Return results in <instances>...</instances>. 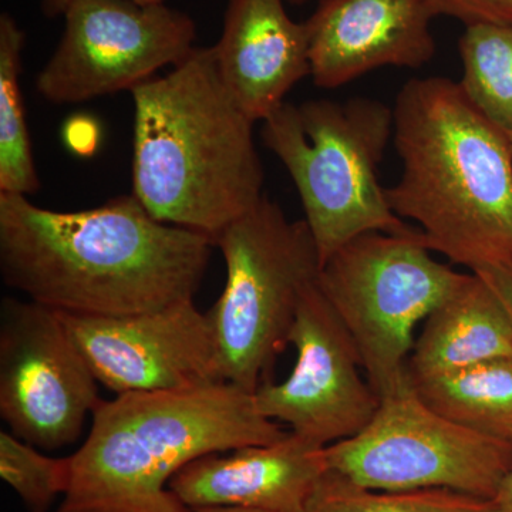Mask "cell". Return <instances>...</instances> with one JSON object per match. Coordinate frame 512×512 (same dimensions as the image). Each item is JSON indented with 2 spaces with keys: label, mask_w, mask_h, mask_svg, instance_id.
Segmentation results:
<instances>
[{
  "label": "cell",
  "mask_w": 512,
  "mask_h": 512,
  "mask_svg": "<svg viewBox=\"0 0 512 512\" xmlns=\"http://www.w3.org/2000/svg\"><path fill=\"white\" fill-rule=\"evenodd\" d=\"M214 248L208 235L156 220L133 194L66 212L0 192L3 282L67 315H136L190 301Z\"/></svg>",
  "instance_id": "6da1fadb"
},
{
  "label": "cell",
  "mask_w": 512,
  "mask_h": 512,
  "mask_svg": "<svg viewBox=\"0 0 512 512\" xmlns=\"http://www.w3.org/2000/svg\"><path fill=\"white\" fill-rule=\"evenodd\" d=\"M402 175L387 188L397 217L419 225L430 251L470 272L512 264V151L458 82L404 84L393 109Z\"/></svg>",
  "instance_id": "7a4b0ae2"
},
{
  "label": "cell",
  "mask_w": 512,
  "mask_h": 512,
  "mask_svg": "<svg viewBox=\"0 0 512 512\" xmlns=\"http://www.w3.org/2000/svg\"><path fill=\"white\" fill-rule=\"evenodd\" d=\"M133 195L156 220L217 239L265 197L254 121L222 83L211 47L131 90Z\"/></svg>",
  "instance_id": "3957f363"
},
{
  "label": "cell",
  "mask_w": 512,
  "mask_h": 512,
  "mask_svg": "<svg viewBox=\"0 0 512 512\" xmlns=\"http://www.w3.org/2000/svg\"><path fill=\"white\" fill-rule=\"evenodd\" d=\"M86 441L70 456V483L56 512H187L171 478L207 454L284 439L254 394L231 383L101 400Z\"/></svg>",
  "instance_id": "277c9868"
},
{
  "label": "cell",
  "mask_w": 512,
  "mask_h": 512,
  "mask_svg": "<svg viewBox=\"0 0 512 512\" xmlns=\"http://www.w3.org/2000/svg\"><path fill=\"white\" fill-rule=\"evenodd\" d=\"M392 137L393 110L365 97L285 101L262 121V140L291 175L322 265L367 232L416 231L394 214L379 181Z\"/></svg>",
  "instance_id": "5b68a950"
},
{
  "label": "cell",
  "mask_w": 512,
  "mask_h": 512,
  "mask_svg": "<svg viewBox=\"0 0 512 512\" xmlns=\"http://www.w3.org/2000/svg\"><path fill=\"white\" fill-rule=\"evenodd\" d=\"M227 282L207 315L224 382L254 394L274 382L276 359L322 261L305 220L291 221L268 197L215 239Z\"/></svg>",
  "instance_id": "8992f818"
},
{
  "label": "cell",
  "mask_w": 512,
  "mask_h": 512,
  "mask_svg": "<svg viewBox=\"0 0 512 512\" xmlns=\"http://www.w3.org/2000/svg\"><path fill=\"white\" fill-rule=\"evenodd\" d=\"M412 234L367 232L338 249L318 286L352 336L380 399L410 383L414 330L463 281Z\"/></svg>",
  "instance_id": "52a82bcc"
},
{
  "label": "cell",
  "mask_w": 512,
  "mask_h": 512,
  "mask_svg": "<svg viewBox=\"0 0 512 512\" xmlns=\"http://www.w3.org/2000/svg\"><path fill=\"white\" fill-rule=\"evenodd\" d=\"M325 453L329 470L372 490L443 488L494 500L512 471V444L434 412L412 382L380 399L365 429Z\"/></svg>",
  "instance_id": "ba28073f"
},
{
  "label": "cell",
  "mask_w": 512,
  "mask_h": 512,
  "mask_svg": "<svg viewBox=\"0 0 512 512\" xmlns=\"http://www.w3.org/2000/svg\"><path fill=\"white\" fill-rule=\"evenodd\" d=\"M62 39L36 77L53 104H76L131 90L195 49L194 20L165 3L74 0Z\"/></svg>",
  "instance_id": "9c48e42d"
},
{
  "label": "cell",
  "mask_w": 512,
  "mask_h": 512,
  "mask_svg": "<svg viewBox=\"0 0 512 512\" xmlns=\"http://www.w3.org/2000/svg\"><path fill=\"white\" fill-rule=\"evenodd\" d=\"M99 382L60 313L33 301L0 305V416L42 450L69 446L101 402Z\"/></svg>",
  "instance_id": "30bf717a"
},
{
  "label": "cell",
  "mask_w": 512,
  "mask_h": 512,
  "mask_svg": "<svg viewBox=\"0 0 512 512\" xmlns=\"http://www.w3.org/2000/svg\"><path fill=\"white\" fill-rule=\"evenodd\" d=\"M289 345L296 349L295 367L284 382L256 390L258 412L323 447L365 429L380 397L362 376L359 350L318 282L303 295Z\"/></svg>",
  "instance_id": "8fae6325"
},
{
  "label": "cell",
  "mask_w": 512,
  "mask_h": 512,
  "mask_svg": "<svg viewBox=\"0 0 512 512\" xmlns=\"http://www.w3.org/2000/svg\"><path fill=\"white\" fill-rule=\"evenodd\" d=\"M60 318L97 382L116 396L227 383L207 315L194 299L136 315Z\"/></svg>",
  "instance_id": "7c38bea8"
},
{
  "label": "cell",
  "mask_w": 512,
  "mask_h": 512,
  "mask_svg": "<svg viewBox=\"0 0 512 512\" xmlns=\"http://www.w3.org/2000/svg\"><path fill=\"white\" fill-rule=\"evenodd\" d=\"M429 0H320L305 20L311 77L338 89L382 67L420 69L433 59Z\"/></svg>",
  "instance_id": "4fadbf2b"
},
{
  "label": "cell",
  "mask_w": 512,
  "mask_h": 512,
  "mask_svg": "<svg viewBox=\"0 0 512 512\" xmlns=\"http://www.w3.org/2000/svg\"><path fill=\"white\" fill-rule=\"evenodd\" d=\"M325 450L289 431L275 443L197 458L171 478L168 488L185 508L302 512L329 470Z\"/></svg>",
  "instance_id": "5bb4252c"
},
{
  "label": "cell",
  "mask_w": 512,
  "mask_h": 512,
  "mask_svg": "<svg viewBox=\"0 0 512 512\" xmlns=\"http://www.w3.org/2000/svg\"><path fill=\"white\" fill-rule=\"evenodd\" d=\"M212 50L222 83L254 123L311 76L308 29L288 15L284 0H228Z\"/></svg>",
  "instance_id": "9a60e30c"
},
{
  "label": "cell",
  "mask_w": 512,
  "mask_h": 512,
  "mask_svg": "<svg viewBox=\"0 0 512 512\" xmlns=\"http://www.w3.org/2000/svg\"><path fill=\"white\" fill-rule=\"evenodd\" d=\"M500 357H512L510 312L483 276L471 272L424 320L407 369L410 379H423Z\"/></svg>",
  "instance_id": "2e32d148"
},
{
  "label": "cell",
  "mask_w": 512,
  "mask_h": 512,
  "mask_svg": "<svg viewBox=\"0 0 512 512\" xmlns=\"http://www.w3.org/2000/svg\"><path fill=\"white\" fill-rule=\"evenodd\" d=\"M410 382L434 412L483 436L512 444V357Z\"/></svg>",
  "instance_id": "e0dca14e"
},
{
  "label": "cell",
  "mask_w": 512,
  "mask_h": 512,
  "mask_svg": "<svg viewBox=\"0 0 512 512\" xmlns=\"http://www.w3.org/2000/svg\"><path fill=\"white\" fill-rule=\"evenodd\" d=\"M25 32L8 12L0 15V192L29 195L40 190L22 87Z\"/></svg>",
  "instance_id": "ac0fdd59"
},
{
  "label": "cell",
  "mask_w": 512,
  "mask_h": 512,
  "mask_svg": "<svg viewBox=\"0 0 512 512\" xmlns=\"http://www.w3.org/2000/svg\"><path fill=\"white\" fill-rule=\"evenodd\" d=\"M458 50L461 90L485 119L512 134V25L466 26Z\"/></svg>",
  "instance_id": "d6986e66"
},
{
  "label": "cell",
  "mask_w": 512,
  "mask_h": 512,
  "mask_svg": "<svg viewBox=\"0 0 512 512\" xmlns=\"http://www.w3.org/2000/svg\"><path fill=\"white\" fill-rule=\"evenodd\" d=\"M302 512H498L494 500L443 488L372 490L328 470Z\"/></svg>",
  "instance_id": "ffe728a7"
},
{
  "label": "cell",
  "mask_w": 512,
  "mask_h": 512,
  "mask_svg": "<svg viewBox=\"0 0 512 512\" xmlns=\"http://www.w3.org/2000/svg\"><path fill=\"white\" fill-rule=\"evenodd\" d=\"M0 477L13 488L30 512H49L70 483V457L40 453L10 431H0Z\"/></svg>",
  "instance_id": "44dd1931"
},
{
  "label": "cell",
  "mask_w": 512,
  "mask_h": 512,
  "mask_svg": "<svg viewBox=\"0 0 512 512\" xmlns=\"http://www.w3.org/2000/svg\"><path fill=\"white\" fill-rule=\"evenodd\" d=\"M437 16L460 20L464 26L478 23L512 25V0H429Z\"/></svg>",
  "instance_id": "7402d4cb"
},
{
  "label": "cell",
  "mask_w": 512,
  "mask_h": 512,
  "mask_svg": "<svg viewBox=\"0 0 512 512\" xmlns=\"http://www.w3.org/2000/svg\"><path fill=\"white\" fill-rule=\"evenodd\" d=\"M474 274L483 276L490 284L495 293L500 296L512 319V264L491 266Z\"/></svg>",
  "instance_id": "603a6c76"
},
{
  "label": "cell",
  "mask_w": 512,
  "mask_h": 512,
  "mask_svg": "<svg viewBox=\"0 0 512 512\" xmlns=\"http://www.w3.org/2000/svg\"><path fill=\"white\" fill-rule=\"evenodd\" d=\"M73 2L74 0H40V8L47 18H57V16H63ZM134 2L157 5V3H164V0H134Z\"/></svg>",
  "instance_id": "cb8c5ba5"
},
{
  "label": "cell",
  "mask_w": 512,
  "mask_h": 512,
  "mask_svg": "<svg viewBox=\"0 0 512 512\" xmlns=\"http://www.w3.org/2000/svg\"><path fill=\"white\" fill-rule=\"evenodd\" d=\"M494 501L497 504L498 512H512V471L505 477Z\"/></svg>",
  "instance_id": "d4e9b609"
},
{
  "label": "cell",
  "mask_w": 512,
  "mask_h": 512,
  "mask_svg": "<svg viewBox=\"0 0 512 512\" xmlns=\"http://www.w3.org/2000/svg\"><path fill=\"white\" fill-rule=\"evenodd\" d=\"M187 512H274V511L255 510V508H242V507H202V508H187Z\"/></svg>",
  "instance_id": "484cf974"
},
{
  "label": "cell",
  "mask_w": 512,
  "mask_h": 512,
  "mask_svg": "<svg viewBox=\"0 0 512 512\" xmlns=\"http://www.w3.org/2000/svg\"><path fill=\"white\" fill-rule=\"evenodd\" d=\"M288 2L293 3V5H303V3L308 2V0H288Z\"/></svg>",
  "instance_id": "4316f807"
},
{
  "label": "cell",
  "mask_w": 512,
  "mask_h": 512,
  "mask_svg": "<svg viewBox=\"0 0 512 512\" xmlns=\"http://www.w3.org/2000/svg\"><path fill=\"white\" fill-rule=\"evenodd\" d=\"M508 140H510V146L512 151V134H508Z\"/></svg>",
  "instance_id": "83f0119b"
}]
</instances>
